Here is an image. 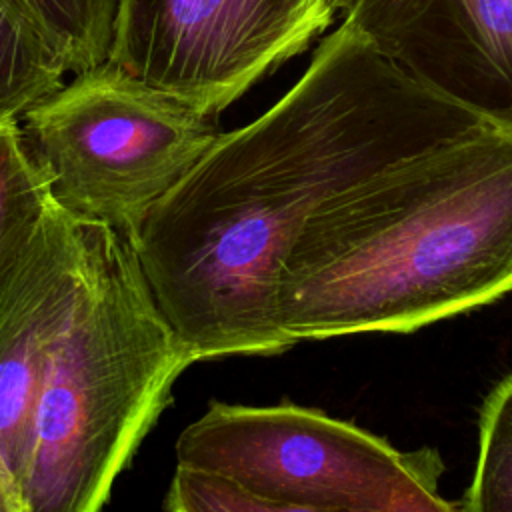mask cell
<instances>
[{"label":"cell","mask_w":512,"mask_h":512,"mask_svg":"<svg viewBox=\"0 0 512 512\" xmlns=\"http://www.w3.org/2000/svg\"><path fill=\"white\" fill-rule=\"evenodd\" d=\"M334 18L324 0H120L108 62L216 116Z\"/></svg>","instance_id":"6"},{"label":"cell","mask_w":512,"mask_h":512,"mask_svg":"<svg viewBox=\"0 0 512 512\" xmlns=\"http://www.w3.org/2000/svg\"><path fill=\"white\" fill-rule=\"evenodd\" d=\"M492 128L342 16L296 84L218 134L128 240L194 362L282 354L294 344L278 324V272L308 218L392 166Z\"/></svg>","instance_id":"1"},{"label":"cell","mask_w":512,"mask_h":512,"mask_svg":"<svg viewBox=\"0 0 512 512\" xmlns=\"http://www.w3.org/2000/svg\"><path fill=\"white\" fill-rule=\"evenodd\" d=\"M118 2L120 0H22L62 52L72 74L108 62Z\"/></svg>","instance_id":"12"},{"label":"cell","mask_w":512,"mask_h":512,"mask_svg":"<svg viewBox=\"0 0 512 512\" xmlns=\"http://www.w3.org/2000/svg\"><path fill=\"white\" fill-rule=\"evenodd\" d=\"M0 512H26L18 476L0 450Z\"/></svg>","instance_id":"14"},{"label":"cell","mask_w":512,"mask_h":512,"mask_svg":"<svg viewBox=\"0 0 512 512\" xmlns=\"http://www.w3.org/2000/svg\"><path fill=\"white\" fill-rule=\"evenodd\" d=\"M176 460L224 472L278 512H450L436 448L398 450L320 410L210 402L182 430Z\"/></svg>","instance_id":"5"},{"label":"cell","mask_w":512,"mask_h":512,"mask_svg":"<svg viewBox=\"0 0 512 512\" xmlns=\"http://www.w3.org/2000/svg\"><path fill=\"white\" fill-rule=\"evenodd\" d=\"M86 224L88 272L48 354L28 426L26 512H96L194 358L126 234Z\"/></svg>","instance_id":"3"},{"label":"cell","mask_w":512,"mask_h":512,"mask_svg":"<svg viewBox=\"0 0 512 512\" xmlns=\"http://www.w3.org/2000/svg\"><path fill=\"white\" fill-rule=\"evenodd\" d=\"M86 272V224L54 202L0 292V450L18 482L40 378Z\"/></svg>","instance_id":"8"},{"label":"cell","mask_w":512,"mask_h":512,"mask_svg":"<svg viewBox=\"0 0 512 512\" xmlns=\"http://www.w3.org/2000/svg\"><path fill=\"white\" fill-rule=\"evenodd\" d=\"M342 16L414 80L512 130V0H356Z\"/></svg>","instance_id":"7"},{"label":"cell","mask_w":512,"mask_h":512,"mask_svg":"<svg viewBox=\"0 0 512 512\" xmlns=\"http://www.w3.org/2000/svg\"><path fill=\"white\" fill-rule=\"evenodd\" d=\"M460 508L512 512V374L486 396L478 420V454Z\"/></svg>","instance_id":"11"},{"label":"cell","mask_w":512,"mask_h":512,"mask_svg":"<svg viewBox=\"0 0 512 512\" xmlns=\"http://www.w3.org/2000/svg\"><path fill=\"white\" fill-rule=\"evenodd\" d=\"M68 64L22 0H0V122L64 86Z\"/></svg>","instance_id":"9"},{"label":"cell","mask_w":512,"mask_h":512,"mask_svg":"<svg viewBox=\"0 0 512 512\" xmlns=\"http://www.w3.org/2000/svg\"><path fill=\"white\" fill-rule=\"evenodd\" d=\"M54 204L30 158L20 120L0 122V292L16 274L46 212Z\"/></svg>","instance_id":"10"},{"label":"cell","mask_w":512,"mask_h":512,"mask_svg":"<svg viewBox=\"0 0 512 512\" xmlns=\"http://www.w3.org/2000/svg\"><path fill=\"white\" fill-rule=\"evenodd\" d=\"M168 512H278L240 480L218 470L180 464L164 498Z\"/></svg>","instance_id":"13"},{"label":"cell","mask_w":512,"mask_h":512,"mask_svg":"<svg viewBox=\"0 0 512 512\" xmlns=\"http://www.w3.org/2000/svg\"><path fill=\"white\" fill-rule=\"evenodd\" d=\"M512 290V130L392 166L328 200L276 284L292 344L414 332Z\"/></svg>","instance_id":"2"},{"label":"cell","mask_w":512,"mask_h":512,"mask_svg":"<svg viewBox=\"0 0 512 512\" xmlns=\"http://www.w3.org/2000/svg\"><path fill=\"white\" fill-rule=\"evenodd\" d=\"M326 6L336 14V16H342L346 14V10L356 2V0H324Z\"/></svg>","instance_id":"15"},{"label":"cell","mask_w":512,"mask_h":512,"mask_svg":"<svg viewBox=\"0 0 512 512\" xmlns=\"http://www.w3.org/2000/svg\"><path fill=\"white\" fill-rule=\"evenodd\" d=\"M52 200L130 236L218 138L212 116L112 62L80 74L20 118Z\"/></svg>","instance_id":"4"}]
</instances>
